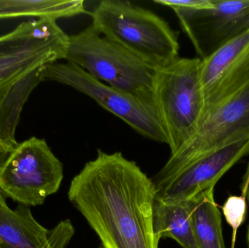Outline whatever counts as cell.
Here are the masks:
<instances>
[{
  "mask_svg": "<svg viewBox=\"0 0 249 248\" xmlns=\"http://www.w3.org/2000/svg\"><path fill=\"white\" fill-rule=\"evenodd\" d=\"M193 224L197 248H226L222 216L214 199V187L202 191L191 198Z\"/></svg>",
  "mask_w": 249,
  "mask_h": 248,
  "instance_id": "14",
  "label": "cell"
},
{
  "mask_svg": "<svg viewBox=\"0 0 249 248\" xmlns=\"http://www.w3.org/2000/svg\"><path fill=\"white\" fill-rule=\"evenodd\" d=\"M64 59L96 80L153 104L155 70L90 25L69 35ZM155 109V108H154Z\"/></svg>",
  "mask_w": 249,
  "mask_h": 248,
  "instance_id": "5",
  "label": "cell"
},
{
  "mask_svg": "<svg viewBox=\"0 0 249 248\" xmlns=\"http://www.w3.org/2000/svg\"><path fill=\"white\" fill-rule=\"evenodd\" d=\"M241 192H242L243 196L245 197L249 204V163L247 170H246L245 175H244L242 185H241ZM247 248H249V224L248 230H247Z\"/></svg>",
  "mask_w": 249,
  "mask_h": 248,
  "instance_id": "18",
  "label": "cell"
},
{
  "mask_svg": "<svg viewBox=\"0 0 249 248\" xmlns=\"http://www.w3.org/2000/svg\"><path fill=\"white\" fill-rule=\"evenodd\" d=\"M67 35L52 19L23 22L0 36V139L16 147V130L32 90L49 64L64 59Z\"/></svg>",
  "mask_w": 249,
  "mask_h": 248,
  "instance_id": "2",
  "label": "cell"
},
{
  "mask_svg": "<svg viewBox=\"0 0 249 248\" xmlns=\"http://www.w3.org/2000/svg\"><path fill=\"white\" fill-rule=\"evenodd\" d=\"M247 199L243 195H232L229 197L222 205V210L224 216L232 230L231 248H235L237 232L245 220L247 210Z\"/></svg>",
  "mask_w": 249,
  "mask_h": 248,
  "instance_id": "16",
  "label": "cell"
},
{
  "mask_svg": "<svg viewBox=\"0 0 249 248\" xmlns=\"http://www.w3.org/2000/svg\"><path fill=\"white\" fill-rule=\"evenodd\" d=\"M172 10L202 61L249 29V0H212L203 8Z\"/></svg>",
  "mask_w": 249,
  "mask_h": 248,
  "instance_id": "9",
  "label": "cell"
},
{
  "mask_svg": "<svg viewBox=\"0 0 249 248\" xmlns=\"http://www.w3.org/2000/svg\"><path fill=\"white\" fill-rule=\"evenodd\" d=\"M44 80L72 87L93 99L148 139L166 144V138L152 105L108 85L70 63H53L45 67Z\"/></svg>",
  "mask_w": 249,
  "mask_h": 248,
  "instance_id": "8",
  "label": "cell"
},
{
  "mask_svg": "<svg viewBox=\"0 0 249 248\" xmlns=\"http://www.w3.org/2000/svg\"><path fill=\"white\" fill-rule=\"evenodd\" d=\"M249 83V29L201 61L203 112L231 97Z\"/></svg>",
  "mask_w": 249,
  "mask_h": 248,
  "instance_id": "11",
  "label": "cell"
},
{
  "mask_svg": "<svg viewBox=\"0 0 249 248\" xmlns=\"http://www.w3.org/2000/svg\"><path fill=\"white\" fill-rule=\"evenodd\" d=\"M199 58H178L155 70L153 104L171 154L177 152L198 128L204 110Z\"/></svg>",
  "mask_w": 249,
  "mask_h": 248,
  "instance_id": "4",
  "label": "cell"
},
{
  "mask_svg": "<svg viewBox=\"0 0 249 248\" xmlns=\"http://www.w3.org/2000/svg\"><path fill=\"white\" fill-rule=\"evenodd\" d=\"M154 2L171 9L203 8L212 5V0H155Z\"/></svg>",
  "mask_w": 249,
  "mask_h": 248,
  "instance_id": "17",
  "label": "cell"
},
{
  "mask_svg": "<svg viewBox=\"0 0 249 248\" xmlns=\"http://www.w3.org/2000/svg\"><path fill=\"white\" fill-rule=\"evenodd\" d=\"M249 154V138L212 151L155 186V199L163 202L191 199L202 191L215 187L230 169Z\"/></svg>",
  "mask_w": 249,
  "mask_h": 248,
  "instance_id": "10",
  "label": "cell"
},
{
  "mask_svg": "<svg viewBox=\"0 0 249 248\" xmlns=\"http://www.w3.org/2000/svg\"><path fill=\"white\" fill-rule=\"evenodd\" d=\"M75 230L70 220L61 221L53 230L35 220L30 208L20 205L11 210L0 192V245L5 248H65Z\"/></svg>",
  "mask_w": 249,
  "mask_h": 248,
  "instance_id": "12",
  "label": "cell"
},
{
  "mask_svg": "<svg viewBox=\"0 0 249 248\" xmlns=\"http://www.w3.org/2000/svg\"><path fill=\"white\" fill-rule=\"evenodd\" d=\"M86 13L83 0H0V20L36 17L57 20Z\"/></svg>",
  "mask_w": 249,
  "mask_h": 248,
  "instance_id": "15",
  "label": "cell"
},
{
  "mask_svg": "<svg viewBox=\"0 0 249 248\" xmlns=\"http://www.w3.org/2000/svg\"><path fill=\"white\" fill-rule=\"evenodd\" d=\"M92 26L155 70L179 58L178 32L151 10L127 1L103 0L90 13Z\"/></svg>",
  "mask_w": 249,
  "mask_h": 248,
  "instance_id": "3",
  "label": "cell"
},
{
  "mask_svg": "<svg viewBox=\"0 0 249 248\" xmlns=\"http://www.w3.org/2000/svg\"><path fill=\"white\" fill-rule=\"evenodd\" d=\"M192 199L163 202L155 199L154 230L160 239L171 238L183 248H197L193 224Z\"/></svg>",
  "mask_w": 249,
  "mask_h": 248,
  "instance_id": "13",
  "label": "cell"
},
{
  "mask_svg": "<svg viewBox=\"0 0 249 248\" xmlns=\"http://www.w3.org/2000/svg\"><path fill=\"white\" fill-rule=\"evenodd\" d=\"M156 190L135 162L98 150L74 176L69 200L97 234L101 248H158L154 230Z\"/></svg>",
  "mask_w": 249,
  "mask_h": 248,
  "instance_id": "1",
  "label": "cell"
},
{
  "mask_svg": "<svg viewBox=\"0 0 249 248\" xmlns=\"http://www.w3.org/2000/svg\"><path fill=\"white\" fill-rule=\"evenodd\" d=\"M0 248H5L3 247L2 246H1V245H0Z\"/></svg>",
  "mask_w": 249,
  "mask_h": 248,
  "instance_id": "19",
  "label": "cell"
},
{
  "mask_svg": "<svg viewBox=\"0 0 249 248\" xmlns=\"http://www.w3.org/2000/svg\"><path fill=\"white\" fill-rule=\"evenodd\" d=\"M249 138V83L219 104L203 112L193 136L171 154L154 178L155 186L166 182L200 157Z\"/></svg>",
  "mask_w": 249,
  "mask_h": 248,
  "instance_id": "6",
  "label": "cell"
},
{
  "mask_svg": "<svg viewBox=\"0 0 249 248\" xmlns=\"http://www.w3.org/2000/svg\"><path fill=\"white\" fill-rule=\"evenodd\" d=\"M64 167L44 139L32 137L15 147L0 169V192L27 207L42 205L56 193Z\"/></svg>",
  "mask_w": 249,
  "mask_h": 248,
  "instance_id": "7",
  "label": "cell"
}]
</instances>
